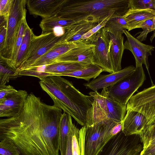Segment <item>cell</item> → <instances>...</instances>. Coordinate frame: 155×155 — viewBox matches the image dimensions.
Here are the masks:
<instances>
[{"instance_id":"6da1fadb","label":"cell","mask_w":155,"mask_h":155,"mask_svg":"<svg viewBox=\"0 0 155 155\" xmlns=\"http://www.w3.org/2000/svg\"><path fill=\"white\" fill-rule=\"evenodd\" d=\"M62 110L28 94L17 115L0 120V140L16 146L19 155H59Z\"/></svg>"},{"instance_id":"7a4b0ae2","label":"cell","mask_w":155,"mask_h":155,"mask_svg":"<svg viewBox=\"0 0 155 155\" xmlns=\"http://www.w3.org/2000/svg\"><path fill=\"white\" fill-rule=\"evenodd\" d=\"M39 79L41 88L52 99L54 105L70 115L80 125L86 126L87 113L91 107L93 97L83 94L72 82L61 76Z\"/></svg>"},{"instance_id":"3957f363","label":"cell","mask_w":155,"mask_h":155,"mask_svg":"<svg viewBox=\"0 0 155 155\" xmlns=\"http://www.w3.org/2000/svg\"><path fill=\"white\" fill-rule=\"evenodd\" d=\"M130 0H64L56 15L78 23L98 24L109 15L123 16Z\"/></svg>"},{"instance_id":"277c9868","label":"cell","mask_w":155,"mask_h":155,"mask_svg":"<svg viewBox=\"0 0 155 155\" xmlns=\"http://www.w3.org/2000/svg\"><path fill=\"white\" fill-rule=\"evenodd\" d=\"M89 94L93 97L94 100L87 113L86 126L106 119L116 123L122 122L126 107L109 96L107 88L103 89L101 93L93 91Z\"/></svg>"},{"instance_id":"5b68a950","label":"cell","mask_w":155,"mask_h":155,"mask_svg":"<svg viewBox=\"0 0 155 155\" xmlns=\"http://www.w3.org/2000/svg\"><path fill=\"white\" fill-rule=\"evenodd\" d=\"M146 76L142 65L136 66L132 73L107 88L109 96L126 107L127 104L134 94L143 84Z\"/></svg>"},{"instance_id":"8992f818","label":"cell","mask_w":155,"mask_h":155,"mask_svg":"<svg viewBox=\"0 0 155 155\" xmlns=\"http://www.w3.org/2000/svg\"><path fill=\"white\" fill-rule=\"evenodd\" d=\"M117 123L109 119L86 126L84 155H97L113 137L111 130Z\"/></svg>"},{"instance_id":"52a82bcc","label":"cell","mask_w":155,"mask_h":155,"mask_svg":"<svg viewBox=\"0 0 155 155\" xmlns=\"http://www.w3.org/2000/svg\"><path fill=\"white\" fill-rule=\"evenodd\" d=\"M143 149L140 135H126L121 131L113 137L97 155H139Z\"/></svg>"},{"instance_id":"ba28073f","label":"cell","mask_w":155,"mask_h":155,"mask_svg":"<svg viewBox=\"0 0 155 155\" xmlns=\"http://www.w3.org/2000/svg\"><path fill=\"white\" fill-rule=\"evenodd\" d=\"M27 0H12L7 18V34L5 46L0 57L10 61L15 39L21 22L26 15Z\"/></svg>"},{"instance_id":"9c48e42d","label":"cell","mask_w":155,"mask_h":155,"mask_svg":"<svg viewBox=\"0 0 155 155\" xmlns=\"http://www.w3.org/2000/svg\"><path fill=\"white\" fill-rule=\"evenodd\" d=\"M65 32L58 35L54 31L40 35H34L31 41L26 58L22 65L17 70H22L30 67L37 60L56 45L66 42Z\"/></svg>"},{"instance_id":"30bf717a","label":"cell","mask_w":155,"mask_h":155,"mask_svg":"<svg viewBox=\"0 0 155 155\" xmlns=\"http://www.w3.org/2000/svg\"><path fill=\"white\" fill-rule=\"evenodd\" d=\"M94 45V64L100 67L103 71L114 72L110 55L111 41L104 28L87 40Z\"/></svg>"},{"instance_id":"8fae6325","label":"cell","mask_w":155,"mask_h":155,"mask_svg":"<svg viewBox=\"0 0 155 155\" xmlns=\"http://www.w3.org/2000/svg\"><path fill=\"white\" fill-rule=\"evenodd\" d=\"M127 109L144 115L147 120L148 127L155 117V84L133 95L127 104Z\"/></svg>"},{"instance_id":"7c38bea8","label":"cell","mask_w":155,"mask_h":155,"mask_svg":"<svg viewBox=\"0 0 155 155\" xmlns=\"http://www.w3.org/2000/svg\"><path fill=\"white\" fill-rule=\"evenodd\" d=\"M127 40L124 43V49L130 51L134 56L136 66L144 64L149 72V64L148 58L152 55L155 47L152 45L145 44L132 36L127 30L123 31Z\"/></svg>"},{"instance_id":"4fadbf2b","label":"cell","mask_w":155,"mask_h":155,"mask_svg":"<svg viewBox=\"0 0 155 155\" xmlns=\"http://www.w3.org/2000/svg\"><path fill=\"white\" fill-rule=\"evenodd\" d=\"M87 44H91L87 40H81L61 43L53 47L30 67L25 69L38 68L51 64L55 59L69 51Z\"/></svg>"},{"instance_id":"5bb4252c","label":"cell","mask_w":155,"mask_h":155,"mask_svg":"<svg viewBox=\"0 0 155 155\" xmlns=\"http://www.w3.org/2000/svg\"><path fill=\"white\" fill-rule=\"evenodd\" d=\"M135 69V67L131 65L109 74H100L95 79L84 83L83 85L94 91H97L100 89L114 85L132 73Z\"/></svg>"},{"instance_id":"9a60e30c","label":"cell","mask_w":155,"mask_h":155,"mask_svg":"<svg viewBox=\"0 0 155 155\" xmlns=\"http://www.w3.org/2000/svg\"><path fill=\"white\" fill-rule=\"evenodd\" d=\"M28 95L25 91L18 90L0 101V117L8 118L18 114Z\"/></svg>"},{"instance_id":"2e32d148","label":"cell","mask_w":155,"mask_h":155,"mask_svg":"<svg viewBox=\"0 0 155 155\" xmlns=\"http://www.w3.org/2000/svg\"><path fill=\"white\" fill-rule=\"evenodd\" d=\"M64 0H28L26 5L30 14L43 18L56 15Z\"/></svg>"},{"instance_id":"e0dca14e","label":"cell","mask_w":155,"mask_h":155,"mask_svg":"<svg viewBox=\"0 0 155 155\" xmlns=\"http://www.w3.org/2000/svg\"><path fill=\"white\" fill-rule=\"evenodd\" d=\"M122 124V131L124 134L140 136L146 129L148 123L146 117L142 114L127 109Z\"/></svg>"},{"instance_id":"ac0fdd59","label":"cell","mask_w":155,"mask_h":155,"mask_svg":"<svg viewBox=\"0 0 155 155\" xmlns=\"http://www.w3.org/2000/svg\"><path fill=\"white\" fill-rule=\"evenodd\" d=\"M94 45L87 44L83 45L64 54L55 59L52 64L59 62L94 64Z\"/></svg>"},{"instance_id":"d6986e66","label":"cell","mask_w":155,"mask_h":155,"mask_svg":"<svg viewBox=\"0 0 155 155\" xmlns=\"http://www.w3.org/2000/svg\"><path fill=\"white\" fill-rule=\"evenodd\" d=\"M90 64L78 62H59L44 66V67L43 68L40 67L35 68L39 72L40 78L52 76H59L63 73L84 68Z\"/></svg>"},{"instance_id":"ffe728a7","label":"cell","mask_w":155,"mask_h":155,"mask_svg":"<svg viewBox=\"0 0 155 155\" xmlns=\"http://www.w3.org/2000/svg\"><path fill=\"white\" fill-rule=\"evenodd\" d=\"M111 41L110 55L113 70L115 72L122 69L121 62L124 49L123 32L119 31L115 34L107 32Z\"/></svg>"},{"instance_id":"44dd1931","label":"cell","mask_w":155,"mask_h":155,"mask_svg":"<svg viewBox=\"0 0 155 155\" xmlns=\"http://www.w3.org/2000/svg\"><path fill=\"white\" fill-rule=\"evenodd\" d=\"M155 17V10L151 9H138L129 8L123 16L129 31L141 23Z\"/></svg>"},{"instance_id":"7402d4cb","label":"cell","mask_w":155,"mask_h":155,"mask_svg":"<svg viewBox=\"0 0 155 155\" xmlns=\"http://www.w3.org/2000/svg\"><path fill=\"white\" fill-rule=\"evenodd\" d=\"M77 23L74 20L62 18L56 15L43 18L39 26L42 30L41 34H45L53 32L56 27H61L66 29L68 26Z\"/></svg>"},{"instance_id":"603a6c76","label":"cell","mask_w":155,"mask_h":155,"mask_svg":"<svg viewBox=\"0 0 155 155\" xmlns=\"http://www.w3.org/2000/svg\"><path fill=\"white\" fill-rule=\"evenodd\" d=\"M72 123L71 116L64 112L59 125V142L61 155H65L68 134L71 130Z\"/></svg>"},{"instance_id":"cb8c5ba5","label":"cell","mask_w":155,"mask_h":155,"mask_svg":"<svg viewBox=\"0 0 155 155\" xmlns=\"http://www.w3.org/2000/svg\"><path fill=\"white\" fill-rule=\"evenodd\" d=\"M98 24L87 22L78 23L68 26L66 30V42L81 40L82 36Z\"/></svg>"},{"instance_id":"d4e9b609","label":"cell","mask_w":155,"mask_h":155,"mask_svg":"<svg viewBox=\"0 0 155 155\" xmlns=\"http://www.w3.org/2000/svg\"><path fill=\"white\" fill-rule=\"evenodd\" d=\"M35 35L32 29L28 25L24 34L22 42L19 48L14 64V67L17 69L23 64L28 52L31 43Z\"/></svg>"},{"instance_id":"484cf974","label":"cell","mask_w":155,"mask_h":155,"mask_svg":"<svg viewBox=\"0 0 155 155\" xmlns=\"http://www.w3.org/2000/svg\"><path fill=\"white\" fill-rule=\"evenodd\" d=\"M103 71L102 69L100 67L92 64L84 68L63 73L59 76L72 77L89 81L91 79H94L97 78Z\"/></svg>"},{"instance_id":"4316f807","label":"cell","mask_w":155,"mask_h":155,"mask_svg":"<svg viewBox=\"0 0 155 155\" xmlns=\"http://www.w3.org/2000/svg\"><path fill=\"white\" fill-rule=\"evenodd\" d=\"M17 70L6 59L0 57V85H5L10 79L18 77Z\"/></svg>"},{"instance_id":"83f0119b","label":"cell","mask_w":155,"mask_h":155,"mask_svg":"<svg viewBox=\"0 0 155 155\" xmlns=\"http://www.w3.org/2000/svg\"><path fill=\"white\" fill-rule=\"evenodd\" d=\"M106 31L113 34L118 32H123L127 28V23L123 16L114 15L107 22L104 27Z\"/></svg>"},{"instance_id":"f1b7e54d","label":"cell","mask_w":155,"mask_h":155,"mask_svg":"<svg viewBox=\"0 0 155 155\" xmlns=\"http://www.w3.org/2000/svg\"><path fill=\"white\" fill-rule=\"evenodd\" d=\"M26 17V15L24 17L21 22L19 29L15 39L11 59L9 61L10 64L14 68V62L16 60L19 48L22 42L25 31L28 25L27 22Z\"/></svg>"},{"instance_id":"f546056e","label":"cell","mask_w":155,"mask_h":155,"mask_svg":"<svg viewBox=\"0 0 155 155\" xmlns=\"http://www.w3.org/2000/svg\"><path fill=\"white\" fill-rule=\"evenodd\" d=\"M141 28L143 30L141 32H138V36L136 38L140 41L145 40L148 34L152 31H154V27L153 18L147 20L137 25L134 29Z\"/></svg>"},{"instance_id":"4dcf8cb0","label":"cell","mask_w":155,"mask_h":155,"mask_svg":"<svg viewBox=\"0 0 155 155\" xmlns=\"http://www.w3.org/2000/svg\"><path fill=\"white\" fill-rule=\"evenodd\" d=\"M71 130L72 133L71 149L73 155H80V129L72 122Z\"/></svg>"},{"instance_id":"1f68e13d","label":"cell","mask_w":155,"mask_h":155,"mask_svg":"<svg viewBox=\"0 0 155 155\" xmlns=\"http://www.w3.org/2000/svg\"><path fill=\"white\" fill-rule=\"evenodd\" d=\"M0 140V155H19L17 148L12 142L6 139Z\"/></svg>"},{"instance_id":"d6a6232c","label":"cell","mask_w":155,"mask_h":155,"mask_svg":"<svg viewBox=\"0 0 155 155\" xmlns=\"http://www.w3.org/2000/svg\"><path fill=\"white\" fill-rule=\"evenodd\" d=\"M129 8L155 10V0H130Z\"/></svg>"},{"instance_id":"836d02e7","label":"cell","mask_w":155,"mask_h":155,"mask_svg":"<svg viewBox=\"0 0 155 155\" xmlns=\"http://www.w3.org/2000/svg\"><path fill=\"white\" fill-rule=\"evenodd\" d=\"M143 146V149L146 147L149 141L155 137V117L150 124L140 136Z\"/></svg>"},{"instance_id":"e575fe53","label":"cell","mask_w":155,"mask_h":155,"mask_svg":"<svg viewBox=\"0 0 155 155\" xmlns=\"http://www.w3.org/2000/svg\"><path fill=\"white\" fill-rule=\"evenodd\" d=\"M117 15L114 13H112L109 15L101 22L98 24L94 27L84 35L82 37L81 40H87L100 29L104 27L108 21L113 15Z\"/></svg>"},{"instance_id":"d590c367","label":"cell","mask_w":155,"mask_h":155,"mask_svg":"<svg viewBox=\"0 0 155 155\" xmlns=\"http://www.w3.org/2000/svg\"><path fill=\"white\" fill-rule=\"evenodd\" d=\"M8 16H0V52L3 50L5 46L7 34V21Z\"/></svg>"},{"instance_id":"8d00e7d4","label":"cell","mask_w":155,"mask_h":155,"mask_svg":"<svg viewBox=\"0 0 155 155\" xmlns=\"http://www.w3.org/2000/svg\"><path fill=\"white\" fill-rule=\"evenodd\" d=\"M12 0H0V15L8 16V15Z\"/></svg>"},{"instance_id":"74e56055","label":"cell","mask_w":155,"mask_h":155,"mask_svg":"<svg viewBox=\"0 0 155 155\" xmlns=\"http://www.w3.org/2000/svg\"><path fill=\"white\" fill-rule=\"evenodd\" d=\"M17 91L10 85H0V101Z\"/></svg>"},{"instance_id":"f35d334b","label":"cell","mask_w":155,"mask_h":155,"mask_svg":"<svg viewBox=\"0 0 155 155\" xmlns=\"http://www.w3.org/2000/svg\"><path fill=\"white\" fill-rule=\"evenodd\" d=\"M71 139L72 133L71 130L68 137L65 155H73L71 149Z\"/></svg>"},{"instance_id":"ab89813d","label":"cell","mask_w":155,"mask_h":155,"mask_svg":"<svg viewBox=\"0 0 155 155\" xmlns=\"http://www.w3.org/2000/svg\"><path fill=\"white\" fill-rule=\"evenodd\" d=\"M140 155H155V145L144 149L141 152Z\"/></svg>"},{"instance_id":"60d3db41","label":"cell","mask_w":155,"mask_h":155,"mask_svg":"<svg viewBox=\"0 0 155 155\" xmlns=\"http://www.w3.org/2000/svg\"><path fill=\"white\" fill-rule=\"evenodd\" d=\"M122 122L117 123L112 129L110 133L111 135L114 137L122 131Z\"/></svg>"},{"instance_id":"b9f144b4","label":"cell","mask_w":155,"mask_h":155,"mask_svg":"<svg viewBox=\"0 0 155 155\" xmlns=\"http://www.w3.org/2000/svg\"><path fill=\"white\" fill-rule=\"evenodd\" d=\"M85 134L84 133L80 134V155H84V144Z\"/></svg>"},{"instance_id":"7bdbcfd3","label":"cell","mask_w":155,"mask_h":155,"mask_svg":"<svg viewBox=\"0 0 155 155\" xmlns=\"http://www.w3.org/2000/svg\"><path fill=\"white\" fill-rule=\"evenodd\" d=\"M154 145H155V137L151 139L149 141L146 148L150 146H153Z\"/></svg>"},{"instance_id":"ee69618b","label":"cell","mask_w":155,"mask_h":155,"mask_svg":"<svg viewBox=\"0 0 155 155\" xmlns=\"http://www.w3.org/2000/svg\"><path fill=\"white\" fill-rule=\"evenodd\" d=\"M153 22L154 30L153 34V35L152 36L150 39L151 42H152V40L153 39L154 37L155 36V17L153 18Z\"/></svg>"},{"instance_id":"f6af8a7d","label":"cell","mask_w":155,"mask_h":155,"mask_svg":"<svg viewBox=\"0 0 155 155\" xmlns=\"http://www.w3.org/2000/svg\"><path fill=\"white\" fill-rule=\"evenodd\" d=\"M139 155H140V154H139Z\"/></svg>"}]
</instances>
